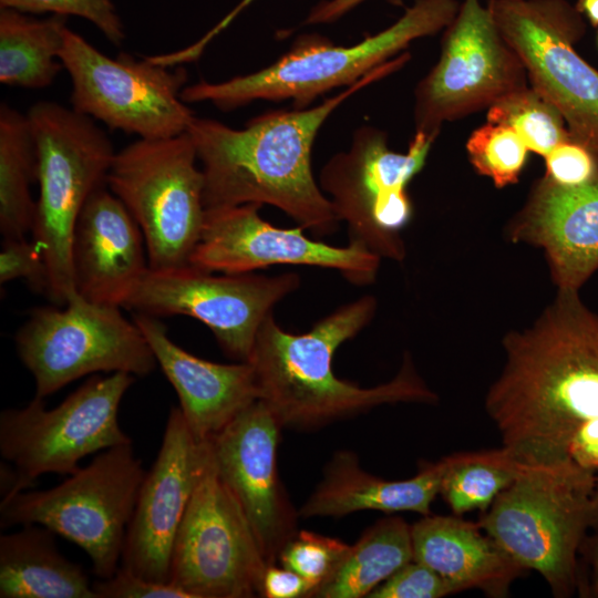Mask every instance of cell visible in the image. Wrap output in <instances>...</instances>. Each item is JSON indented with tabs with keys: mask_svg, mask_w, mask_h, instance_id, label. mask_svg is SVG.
<instances>
[{
	"mask_svg": "<svg viewBox=\"0 0 598 598\" xmlns=\"http://www.w3.org/2000/svg\"><path fill=\"white\" fill-rule=\"evenodd\" d=\"M444 458L424 465L406 480L388 481L365 472L351 452H339L328 463L322 481L300 509L303 517L344 516L359 511L431 514L440 494Z\"/></svg>",
	"mask_w": 598,
	"mask_h": 598,
	"instance_id": "obj_24",
	"label": "cell"
},
{
	"mask_svg": "<svg viewBox=\"0 0 598 598\" xmlns=\"http://www.w3.org/2000/svg\"><path fill=\"white\" fill-rule=\"evenodd\" d=\"M133 321L175 389L178 408L196 439L209 440L259 400L249 362L225 364L204 360L177 346L157 317L135 312Z\"/></svg>",
	"mask_w": 598,
	"mask_h": 598,
	"instance_id": "obj_22",
	"label": "cell"
},
{
	"mask_svg": "<svg viewBox=\"0 0 598 598\" xmlns=\"http://www.w3.org/2000/svg\"><path fill=\"white\" fill-rule=\"evenodd\" d=\"M544 158V176L560 186H580L598 175L596 157L573 138L556 145Z\"/></svg>",
	"mask_w": 598,
	"mask_h": 598,
	"instance_id": "obj_36",
	"label": "cell"
},
{
	"mask_svg": "<svg viewBox=\"0 0 598 598\" xmlns=\"http://www.w3.org/2000/svg\"><path fill=\"white\" fill-rule=\"evenodd\" d=\"M311 586L300 575L288 568L268 565L264 571L260 596L266 598L310 597Z\"/></svg>",
	"mask_w": 598,
	"mask_h": 598,
	"instance_id": "obj_38",
	"label": "cell"
},
{
	"mask_svg": "<svg viewBox=\"0 0 598 598\" xmlns=\"http://www.w3.org/2000/svg\"><path fill=\"white\" fill-rule=\"evenodd\" d=\"M411 537L413 559L433 569L457 592L480 589L503 598L525 570L478 523L457 515H425L411 525Z\"/></svg>",
	"mask_w": 598,
	"mask_h": 598,
	"instance_id": "obj_23",
	"label": "cell"
},
{
	"mask_svg": "<svg viewBox=\"0 0 598 598\" xmlns=\"http://www.w3.org/2000/svg\"><path fill=\"white\" fill-rule=\"evenodd\" d=\"M528 82L563 115L570 137L598 161V70L575 49L586 20L568 0H489Z\"/></svg>",
	"mask_w": 598,
	"mask_h": 598,
	"instance_id": "obj_12",
	"label": "cell"
},
{
	"mask_svg": "<svg viewBox=\"0 0 598 598\" xmlns=\"http://www.w3.org/2000/svg\"><path fill=\"white\" fill-rule=\"evenodd\" d=\"M209 455V440L196 439L179 408H172L157 456L138 492L122 567L148 580L169 582L175 538Z\"/></svg>",
	"mask_w": 598,
	"mask_h": 598,
	"instance_id": "obj_18",
	"label": "cell"
},
{
	"mask_svg": "<svg viewBox=\"0 0 598 598\" xmlns=\"http://www.w3.org/2000/svg\"><path fill=\"white\" fill-rule=\"evenodd\" d=\"M508 233L544 250L557 289L579 290L598 270V175L575 187L543 176Z\"/></svg>",
	"mask_w": 598,
	"mask_h": 598,
	"instance_id": "obj_20",
	"label": "cell"
},
{
	"mask_svg": "<svg viewBox=\"0 0 598 598\" xmlns=\"http://www.w3.org/2000/svg\"><path fill=\"white\" fill-rule=\"evenodd\" d=\"M455 588L426 565L411 560L377 587L370 598H441Z\"/></svg>",
	"mask_w": 598,
	"mask_h": 598,
	"instance_id": "obj_34",
	"label": "cell"
},
{
	"mask_svg": "<svg viewBox=\"0 0 598 598\" xmlns=\"http://www.w3.org/2000/svg\"><path fill=\"white\" fill-rule=\"evenodd\" d=\"M145 473L132 443L110 447L56 486L1 502L0 525H41L78 545L94 575L109 578L121 565Z\"/></svg>",
	"mask_w": 598,
	"mask_h": 598,
	"instance_id": "obj_7",
	"label": "cell"
},
{
	"mask_svg": "<svg viewBox=\"0 0 598 598\" xmlns=\"http://www.w3.org/2000/svg\"><path fill=\"white\" fill-rule=\"evenodd\" d=\"M411 560H413L411 525L399 516L385 517L371 526L353 546H350L332 577L311 597H368Z\"/></svg>",
	"mask_w": 598,
	"mask_h": 598,
	"instance_id": "obj_27",
	"label": "cell"
},
{
	"mask_svg": "<svg viewBox=\"0 0 598 598\" xmlns=\"http://www.w3.org/2000/svg\"><path fill=\"white\" fill-rule=\"evenodd\" d=\"M486 118L512 128L529 151L543 157L559 143L571 138L557 107L530 85L491 105Z\"/></svg>",
	"mask_w": 598,
	"mask_h": 598,
	"instance_id": "obj_30",
	"label": "cell"
},
{
	"mask_svg": "<svg viewBox=\"0 0 598 598\" xmlns=\"http://www.w3.org/2000/svg\"><path fill=\"white\" fill-rule=\"evenodd\" d=\"M71 254L76 292L96 303L123 307L150 268L140 226L105 186L82 208Z\"/></svg>",
	"mask_w": 598,
	"mask_h": 598,
	"instance_id": "obj_21",
	"label": "cell"
},
{
	"mask_svg": "<svg viewBox=\"0 0 598 598\" xmlns=\"http://www.w3.org/2000/svg\"><path fill=\"white\" fill-rule=\"evenodd\" d=\"M527 85L525 65L488 7L463 0L443 30L437 62L414 89L415 132L437 136L445 122L488 109Z\"/></svg>",
	"mask_w": 598,
	"mask_h": 598,
	"instance_id": "obj_14",
	"label": "cell"
},
{
	"mask_svg": "<svg viewBox=\"0 0 598 598\" xmlns=\"http://www.w3.org/2000/svg\"><path fill=\"white\" fill-rule=\"evenodd\" d=\"M375 310V298L363 296L305 333L283 330L272 313L265 319L247 362L255 372L259 400L281 427H316L381 404L437 400L409 357L392 380L373 388L336 377L332 360L337 349L365 328Z\"/></svg>",
	"mask_w": 598,
	"mask_h": 598,
	"instance_id": "obj_3",
	"label": "cell"
},
{
	"mask_svg": "<svg viewBox=\"0 0 598 598\" xmlns=\"http://www.w3.org/2000/svg\"><path fill=\"white\" fill-rule=\"evenodd\" d=\"M443 458L440 495L457 516L473 511L485 512L527 467L504 446L458 452Z\"/></svg>",
	"mask_w": 598,
	"mask_h": 598,
	"instance_id": "obj_29",
	"label": "cell"
},
{
	"mask_svg": "<svg viewBox=\"0 0 598 598\" xmlns=\"http://www.w3.org/2000/svg\"><path fill=\"white\" fill-rule=\"evenodd\" d=\"M300 286L297 274H223L190 265L148 268L124 308L154 317L182 315L208 327L224 352L247 362L274 307Z\"/></svg>",
	"mask_w": 598,
	"mask_h": 598,
	"instance_id": "obj_15",
	"label": "cell"
},
{
	"mask_svg": "<svg viewBox=\"0 0 598 598\" xmlns=\"http://www.w3.org/2000/svg\"><path fill=\"white\" fill-rule=\"evenodd\" d=\"M409 56L391 59L317 106L269 111L243 128L195 116L187 134L202 163L205 209L268 204L313 235L332 234L340 219L312 174L316 136L343 101L403 66Z\"/></svg>",
	"mask_w": 598,
	"mask_h": 598,
	"instance_id": "obj_2",
	"label": "cell"
},
{
	"mask_svg": "<svg viewBox=\"0 0 598 598\" xmlns=\"http://www.w3.org/2000/svg\"><path fill=\"white\" fill-rule=\"evenodd\" d=\"M65 16L44 19L16 9L0 8V82L25 89H42L63 68L60 53L68 28Z\"/></svg>",
	"mask_w": 598,
	"mask_h": 598,
	"instance_id": "obj_26",
	"label": "cell"
},
{
	"mask_svg": "<svg viewBox=\"0 0 598 598\" xmlns=\"http://www.w3.org/2000/svg\"><path fill=\"white\" fill-rule=\"evenodd\" d=\"M25 279L34 291L47 293L48 268L32 241L22 238H3L0 251V282Z\"/></svg>",
	"mask_w": 598,
	"mask_h": 598,
	"instance_id": "obj_35",
	"label": "cell"
},
{
	"mask_svg": "<svg viewBox=\"0 0 598 598\" xmlns=\"http://www.w3.org/2000/svg\"><path fill=\"white\" fill-rule=\"evenodd\" d=\"M458 8L457 0H414L390 27L350 47L305 34L272 64L225 82L186 85L181 97L186 104L209 102L223 112L257 100H291L295 109H307L323 93L358 82L414 40L443 31Z\"/></svg>",
	"mask_w": 598,
	"mask_h": 598,
	"instance_id": "obj_4",
	"label": "cell"
},
{
	"mask_svg": "<svg viewBox=\"0 0 598 598\" xmlns=\"http://www.w3.org/2000/svg\"><path fill=\"white\" fill-rule=\"evenodd\" d=\"M580 554L585 556L587 576L582 579L578 592L581 597L598 598V528L592 536H587Z\"/></svg>",
	"mask_w": 598,
	"mask_h": 598,
	"instance_id": "obj_41",
	"label": "cell"
},
{
	"mask_svg": "<svg viewBox=\"0 0 598 598\" xmlns=\"http://www.w3.org/2000/svg\"><path fill=\"white\" fill-rule=\"evenodd\" d=\"M260 204L206 210L189 265L209 272L248 274L275 265L313 266L339 271L349 282L375 280L380 257L349 243L336 247L308 238L301 226L276 227L259 215Z\"/></svg>",
	"mask_w": 598,
	"mask_h": 598,
	"instance_id": "obj_17",
	"label": "cell"
},
{
	"mask_svg": "<svg viewBox=\"0 0 598 598\" xmlns=\"http://www.w3.org/2000/svg\"><path fill=\"white\" fill-rule=\"evenodd\" d=\"M37 181V148L28 115L0 105V231L22 238L31 231L35 202L30 186Z\"/></svg>",
	"mask_w": 598,
	"mask_h": 598,
	"instance_id": "obj_28",
	"label": "cell"
},
{
	"mask_svg": "<svg viewBox=\"0 0 598 598\" xmlns=\"http://www.w3.org/2000/svg\"><path fill=\"white\" fill-rule=\"evenodd\" d=\"M575 7L591 27L598 29V0H577Z\"/></svg>",
	"mask_w": 598,
	"mask_h": 598,
	"instance_id": "obj_44",
	"label": "cell"
},
{
	"mask_svg": "<svg viewBox=\"0 0 598 598\" xmlns=\"http://www.w3.org/2000/svg\"><path fill=\"white\" fill-rule=\"evenodd\" d=\"M592 506H594V517H595V524L594 528H598V475L596 477L595 488L592 493Z\"/></svg>",
	"mask_w": 598,
	"mask_h": 598,
	"instance_id": "obj_45",
	"label": "cell"
},
{
	"mask_svg": "<svg viewBox=\"0 0 598 598\" xmlns=\"http://www.w3.org/2000/svg\"><path fill=\"white\" fill-rule=\"evenodd\" d=\"M60 61L72 81V109L110 130L163 140L186 133L195 117L181 97L187 82L182 65L167 68L127 53L111 58L69 28Z\"/></svg>",
	"mask_w": 598,
	"mask_h": 598,
	"instance_id": "obj_11",
	"label": "cell"
},
{
	"mask_svg": "<svg viewBox=\"0 0 598 598\" xmlns=\"http://www.w3.org/2000/svg\"><path fill=\"white\" fill-rule=\"evenodd\" d=\"M349 549L340 539L301 530L286 543L278 560L307 580L312 588L311 597L332 577Z\"/></svg>",
	"mask_w": 598,
	"mask_h": 598,
	"instance_id": "obj_32",
	"label": "cell"
},
{
	"mask_svg": "<svg viewBox=\"0 0 598 598\" xmlns=\"http://www.w3.org/2000/svg\"><path fill=\"white\" fill-rule=\"evenodd\" d=\"M465 148L476 173L491 178L497 188L518 182L529 152L512 128L489 122L471 133Z\"/></svg>",
	"mask_w": 598,
	"mask_h": 598,
	"instance_id": "obj_31",
	"label": "cell"
},
{
	"mask_svg": "<svg viewBox=\"0 0 598 598\" xmlns=\"http://www.w3.org/2000/svg\"><path fill=\"white\" fill-rule=\"evenodd\" d=\"M197 161L187 132L138 138L114 155L106 184L140 226L150 268L189 265L206 215Z\"/></svg>",
	"mask_w": 598,
	"mask_h": 598,
	"instance_id": "obj_8",
	"label": "cell"
},
{
	"mask_svg": "<svg viewBox=\"0 0 598 598\" xmlns=\"http://www.w3.org/2000/svg\"><path fill=\"white\" fill-rule=\"evenodd\" d=\"M1 598H97L82 567L64 557L54 533L37 525L0 536Z\"/></svg>",
	"mask_w": 598,
	"mask_h": 598,
	"instance_id": "obj_25",
	"label": "cell"
},
{
	"mask_svg": "<svg viewBox=\"0 0 598 598\" xmlns=\"http://www.w3.org/2000/svg\"><path fill=\"white\" fill-rule=\"evenodd\" d=\"M0 8L80 17L94 24L115 45L125 39L122 19L112 0H0Z\"/></svg>",
	"mask_w": 598,
	"mask_h": 598,
	"instance_id": "obj_33",
	"label": "cell"
},
{
	"mask_svg": "<svg viewBox=\"0 0 598 598\" xmlns=\"http://www.w3.org/2000/svg\"><path fill=\"white\" fill-rule=\"evenodd\" d=\"M34 483L27 478L11 463L2 460L0 463V493L1 502H4L18 493L33 487Z\"/></svg>",
	"mask_w": 598,
	"mask_h": 598,
	"instance_id": "obj_43",
	"label": "cell"
},
{
	"mask_svg": "<svg viewBox=\"0 0 598 598\" xmlns=\"http://www.w3.org/2000/svg\"><path fill=\"white\" fill-rule=\"evenodd\" d=\"M567 452L576 465L598 475V417L589 419L577 427Z\"/></svg>",
	"mask_w": 598,
	"mask_h": 598,
	"instance_id": "obj_39",
	"label": "cell"
},
{
	"mask_svg": "<svg viewBox=\"0 0 598 598\" xmlns=\"http://www.w3.org/2000/svg\"><path fill=\"white\" fill-rule=\"evenodd\" d=\"M27 115L39 184L32 243L48 268L45 295L61 306L76 292L71 254L76 220L91 195L105 186L115 152L94 120L73 109L39 101Z\"/></svg>",
	"mask_w": 598,
	"mask_h": 598,
	"instance_id": "obj_6",
	"label": "cell"
},
{
	"mask_svg": "<svg viewBox=\"0 0 598 598\" xmlns=\"http://www.w3.org/2000/svg\"><path fill=\"white\" fill-rule=\"evenodd\" d=\"M63 309L41 307L16 334V348L44 399L97 372L145 377L156 367L153 350L134 321L117 306L86 300L75 292Z\"/></svg>",
	"mask_w": 598,
	"mask_h": 598,
	"instance_id": "obj_9",
	"label": "cell"
},
{
	"mask_svg": "<svg viewBox=\"0 0 598 598\" xmlns=\"http://www.w3.org/2000/svg\"><path fill=\"white\" fill-rule=\"evenodd\" d=\"M267 566L210 452L175 538L169 582L190 598H249L260 596Z\"/></svg>",
	"mask_w": 598,
	"mask_h": 598,
	"instance_id": "obj_16",
	"label": "cell"
},
{
	"mask_svg": "<svg viewBox=\"0 0 598 598\" xmlns=\"http://www.w3.org/2000/svg\"><path fill=\"white\" fill-rule=\"evenodd\" d=\"M436 137L415 132L408 151L399 153L389 147L386 132L364 125L354 131L348 151L323 165L319 186L347 224L349 243L380 258L405 257L400 231L412 217L408 185L425 165Z\"/></svg>",
	"mask_w": 598,
	"mask_h": 598,
	"instance_id": "obj_10",
	"label": "cell"
},
{
	"mask_svg": "<svg viewBox=\"0 0 598 598\" xmlns=\"http://www.w3.org/2000/svg\"><path fill=\"white\" fill-rule=\"evenodd\" d=\"M596 477L570 458L527 465L477 523L520 567L537 571L555 597H570L578 591V556L595 524Z\"/></svg>",
	"mask_w": 598,
	"mask_h": 598,
	"instance_id": "obj_5",
	"label": "cell"
},
{
	"mask_svg": "<svg viewBox=\"0 0 598 598\" xmlns=\"http://www.w3.org/2000/svg\"><path fill=\"white\" fill-rule=\"evenodd\" d=\"M134 375L114 372L95 375L47 409L34 396L25 406L0 414V454L31 482L43 474L70 475L80 462L123 444L131 437L121 429L118 410Z\"/></svg>",
	"mask_w": 598,
	"mask_h": 598,
	"instance_id": "obj_13",
	"label": "cell"
},
{
	"mask_svg": "<svg viewBox=\"0 0 598 598\" xmlns=\"http://www.w3.org/2000/svg\"><path fill=\"white\" fill-rule=\"evenodd\" d=\"M97 598H190L171 582H157L122 567L113 576L92 582Z\"/></svg>",
	"mask_w": 598,
	"mask_h": 598,
	"instance_id": "obj_37",
	"label": "cell"
},
{
	"mask_svg": "<svg viewBox=\"0 0 598 598\" xmlns=\"http://www.w3.org/2000/svg\"><path fill=\"white\" fill-rule=\"evenodd\" d=\"M597 47H598V29H597Z\"/></svg>",
	"mask_w": 598,
	"mask_h": 598,
	"instance_id": "obj_46",
	"label": "cell"
},
{
	"mask_svg": "<svg viewBox=\"0 0 598 598\" xmlns=\"http://www.w3.org/2000/svg\"><path fill=\"white\" fill-rule=\"evenodd\" d=\"M280 429L257 400L209 439L215 470L241 507L267 565L277 561L297 533L296 514L277 473Z\"/></svg>",
	"mask_w": 598,
	"mask_h": 598,
	"instance_id": "obj_19",
	"label": "cell"
},
{
	"mask_svg": "<svg viewBox=\"0 0 598 598\" xmlns=\"http://www.w3.org/2000/svg\"><path fill=\"white\" fill-rule=\"evenodd\" d=\"M364 1L365 0H322L310 9L305 23H332Z\"/></svg>",
	"mask_w": 598,
	"mask_h": 598,
	"instance_id": "obj_42",
	"label": "cell"
},
{
	"mask_svg": "<svg viewBox=\"0 0 598 598\" xmlns=\"http://www.w3.org/2000/svg\"><path fill=\"white\" fill-rule=\"evenodd\" d=\"M254 1L256 0H240L234 9H231L199 40L184 49L166 53L165 62L169 65L176 66L198 60L209 42L214 40V38L217 37L221 31H224Z\"/></svg>",
	"mask_w": 598,
	"mask_h": 598,
	"instance_id": "obj_40",
	"label": "cell"
},
{
	"mask_svg": "<svg viewBox=\"0 0 598 598\" xmlns=\"http://www.w3.org/2000/svg\"><path fill=\"white\" fill-rule=\"evenodd\" d=\"M557 290L532 327L505 337V364L485 396L502 446L532 466L569 460L574 432L598 417V315L579 290Z\"/></svg>",
	"mask_w": 598,
	"mask_h": 598,
	"instance_id": "obj_1",
	"label": "cell"
}]
</instances>
